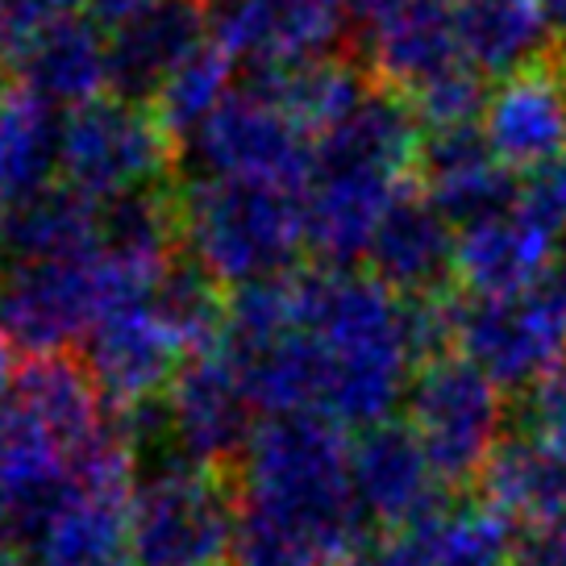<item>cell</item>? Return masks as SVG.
Wrapping results in <instances>:
<instances>
[{
	"mask_svg": "<svg viewBox=\"0 0 566 566\" xmlns=\"http://www.w3.org/2000/svg\"><path fill=\"white\" fill-rule=\"evenodd\" d=\"M101 254V250H96ZM96 254L71 263H13L0 275V334L25 358L84 346L101 317Z\"/></svg>",
	"mask_w": 566,
	"mask_h": 566,
	"instance_id": "obj_9",
	"label": "cell"
},
{
	"mask_svg": "<svg viewBox=\"0 0 566 566\" xmlns=\"http://www.w3.org/2000/svg\"><path fill=\"white\" fill-rule=\"evenodd\" d=\"M238 75H242V63H238L230 51H221L209 38V42L163 84V92L155 96L150 108H155V117L163 122V129L171 134V142H176L179 150H184V146L209 125L212 113L238 92V84H242Z\"/></svg>",
	"mask_w": 566,
	"mask_h": 566,
	"instance_id": "obj_31",
	"label": "cell"
},
{
	"mask_svg": "<svg viewBox=\"0 0 566 566\" xmlns=\"http://www.w3.org/2000/svg\"><path fill=\"white\" fill-rule=\"evenodd\" d=\"M188 259L221 287H254L296 271L304 247V196L247 179H184L176 188Z\"/></svg>",
	"mask_w": 566,
	"mask_h": 566,
	"instance_id": "obj_3",
	"label": "cell"
},
{
	"mask_svg": "<svg viewBox=\"0 0 566 566\" xmlns=\"http://www.w3.org/2000/svg\"><path fill=\"white\" fill-rule=\"evenodd\" d=\"M483 138L509 171H537L566 159V80L563 63H537L500 80L483 108Z\"/></svg>",
	"mask_w": 566,
	"mask_h": 566,
	"instance_id": "obj_17",
	"label": "cell"
},
{
	"mask_svg": "<svg viewBox=\"0 0 566 566\" xmlns=\"http://www.w3.org/2000/svg\"><path fill=\"white\" fill-rule=\"evenodd\" d=\"M488 96L492 92L483 84V75L471 63H459L438 80H429L412 96H405V101L417 125H421V134H446V129H471V125L483 122Z\"/></svg>",
	"mask_w": 566,
	"mask_h": 566,
	"instance_id": "obj_34",
	"label": "cell"
},
{
	"mask_svg": "<svg viewBox=\"0 0 566 566\" xmlns=\"http://www.w3.org/2000/svg\"><path fill=\"white\" fill-rule=\"evenodd\" d=\"M179 167H192V179H247L304 196L313 179V142L242 80L209 125L179 150Z\"/></svg>",
	"mask_w": 566,
	"mask_h": 566,
	"instance_id": "obj_8",
	"label": "cell"
},
{
	"mask_svg": "<svg viewBox=\"0 0 566 566\" xmlns=\"http://www.w3.org/2000/svg\"><path fill=\"white\" fill-rule=\"evenodd\" d=\"M346 0H230L212 13V42L242 71L329 59L346 46Z\"/></svg>",
	"mask_w": 566,
	"mask_h": 566,
	"instance_id": "obj_11",
	"label": "cell"
},
{
	"mask_svg": "<svg viewBox=\"0 0 566 566\" xmlns=\"http://www.w3.org/2000/svg\"><path fill=\"white\" fill-rule=\"evenodd\" d=\"M205 0H159L150 13L108 30V96L125 105H155L163 84L209 42Z\"/></svg>",
	"mask_w": 566,
	"mask_h": 566,
	"instance_id": "obj_18",
	"label": "cell"
},
{
	"mask_svg": "<svg viewBox=\"0 0 566 566\" xmlns=\"http://www.w3.org/2000/svg\"><path fill=\"white\" fill-rule=\"evenodd\" d=\"M513 566H566V509L516 530Z\"/></svg>",
	"mask_w": 566,
	"mask_h": 566,
	"instance_id": "obj_39",
	"label": "cell"
},
{
	"mask_svg": "<svg viewBox=\"0 0 566 566\" xmlns=\"http://www.w3.org/2000/svg\"><path fill=\"white\" fill-rule=\"evenodd\" d=\"M454 346L495 388H533L558 358H566V329L530 292L516 301L459 296Z\"/></svg>",
	"mask_w": 566,
	"mask_h": 566,
	"instance_id": "obj_13",
	"label": "cell"
},
{
	"mask_svg": "<svg viewBox=\"0 0 566 566\" xmlns=\"http://www.w3.org/2000/svg\"><path fill=\"white\" fill-rule=\"evenodd\" d=\"M459 38L467 63L483 80L537 67L558 46L542 0H459Z\"/></svg>",
	"mask_w": 566,
	"mask_h": 566,
	"instance_id": "obj_26",
	"label": "cell"
},
{
	"mask_svg": "<svg viewBox=\"0 0 566 566\" xmlns=\"http://www.w3.org/2000/svg\"><path fill=\"white\" fill-rule=\"evenodd\" d=\"M138 454L117 424L71 454L67 479L18 516L30 566H134L129 504Z\"/></svg>",
	"mask_w": 566,
	"mask_h": 566,
	"instance_id": "obj_4",
	"label": "cell"
},
{
	"mask_svg": "<svg viewBox=\"0 0 566 566\" xmlns=\"http://www.w3.org/2000/svg\"><path fill=\"white\" fill-rule=\"evenodd\" d=\"M184 358L188 354L167 334V325L159 321L150 301L113 308L84 337V363H88L105 405H113L117 412L167 396Z\"/></svg>",
	"mask_w": 566,
	"mask_h": 566,
	"instance_id": "obj_14",
	"label": "cell"
},
{
	"mask_svg": "<svg viewBox=\"0 0 566 566\" xmlns=\"http://www.w3.org/2000/svg\"><path fill=\"white\" fill-rule=\"evenodd\" d=\"M159 0H84V18H92L101 30H122L125 21L150 13Z\"/></svg>",
	"mask_w": 566,
	"mask_h": 566,
	"instance_id": "obj_40",
	"label": "cell"
},
{
	"mask_svg": "<svg viewBox=\"0 0 566 566\" xmlns=\"http://www.w3.org/2000/svg\"><path fill=\"white\" fill-rule=\"evenodd\" d=\"M417 188H421L450 226H475L495 212L516 209L521 184L504 163L492 155L483 129H446L424 134L417 155Z\"/></svg>",
	"mask_w": 566,
	"mask_h": 566,
	"instance_id": "obj_20",
	"label": "cell"
},
{
	"mask_svg": "<svg viewBox=\"0 0 566 566\" xmlns=\"http://www.w3.org/2000/svg\"><path fill=\"white\" fill-rule=\"evenodd\" d=\"M159 321L167 325V334L179 342V350L196 358L221 346L226 334V313H230V296L226 287L212 280L200 263H192L188 254H179L171 271L163 275L159 292L150 296Z\"/></svg>",
	"mask_w": 566,
	"mask_h": 566,
	"instance_id": "obj_32",
	"label": "cell"
},
{
	"mask_svg": "<svg viewBox=\"0 0 566 566\" xmlns=\"http://www.w3.org/2000/svg\"><path fill=\"white\" fill-rule=\"evenodd\" d=\"M242 500L230 471L179 454L155 459L134 488V566H233Z\"/></svg>",
	"mask_w": 566,
	"mask_h": 566,
	"instance_id": "obj_5",
	"label": "cell"
},
{
	"mask_svg": "<svg viewBox=\"0 0 566 566\" xmlns=\"http://www.w3.org/2000/svg\"><path fill=\"white\" fill-rule=\"evenodd\" d=\"M301 325L325 354V417L371 429L391 421L408 396L417 354L408 342L405 301L363 271L304 266L296 271Z\"/></svg>",
	"mask_w": 566,
	"mask_h": 566,
	"instance_id": "obj_1",
	"label": "cell"
},
{
	"mask_svg": "<svg viewBox=\"0 0 566 566\" xmlns=\"http://www.w3.org/2000/svg\"><path fill=\"white\" fill-rule=\"evenodd\" d=\"M354 500L367 525L405 533L446 509V483L408 421H379L350 442Z\"/></svg>",
	"mask_w": 566,
	"mask_h": 566,
	"instance_id": "obj_12",
	"label": "cell"
},
{
	"mask_svg": "<svg viewBox=\"0 0 566 566\" xmlns=\"http://www.w3.org/2000/svg\"><path fill=\"white\" fill-rule=\"evenodd\" d=\"M9 75L51 108H84L108 92V34L80 13L30 46Z\"/></svg>",
	"mask_w": 566,
	"mask_h": 566,
	"instance_id": "obj_25",
	"label": "cell"
},
{
	"mask_svg": "<svg viewBox=\"0 0 566 566\" xmlns=\"http://www.w3.org/2000/svg\"><path fill=\"white\" fill-rule=\"evenodd\" d=\"M516 209L533 217L537 226L554 238H566V159L537 167L521 179V196H516Z\"/></svg>",
	"mask_w": 566,
	"mask_h": 566,
	"instance_id": "obj_38",
	"label": "cell"
},
{
	"mask_svg": "<svg viewBox=\"0 0 566 566\" xmlns=\"http://www.w3.org/2000/svg\"><path fill=\"white\" fill-rule=\"evenodd\" d=\"M242 80L254 92H263L313 146L346 122L375 88L371 71L354 54H329V59L287 63V67H259L247 71Z\"/></svg>",
	"mask_w": 566,
	"mask_h": 566,
	"instance_id": "obj_22",
	"label": "cell"
},
{
	"mask_svg": "<svg viewBox=\"0 0 566 566\" xmlns=\"http://www.w3.org/2000/svg\"><path fill=\"white\" fill-rule=\"evenodd\" d=\"M0 88H4V80H0Z\"/></svg>",
	"mask_w": 566,
	"mask_h": 566,
	"instance_id": "obj_47",
	"label": "cell"
},
{
	"mask_svg": "<svg viewBox=\"0 0 566 566\" xmlns=\"http://www.w3.org/2000/svg\"><path fill=\"white\" fill-rule=\"evenodd\" d=\"M421 138V125H417L405 96H396L388 88H371V96L354 108L346 122L313 146V171L317 167H354V171L412 179Z\"/></svg>",
	"mask_w": 566,
	"mask_h": 566,
	"instance_id": "obj_23",
	"label": "cell"
},
{
	"mask_svg": "<svg viewBox=\"0 0 566 566\" xmlns=\"http://www.w3.org/2000/svg\"><path fill=\"white\" fill-rule=\"evenodd\" d=\"M67 450L13 396L0 400V509L21 516L67 479Z\"/></svg>",
	"mask_w": 566,
	"mask_h": 566,
	"instance_id": "obj_30",
	"label": "cell"
},
{
	"mask_svg": "<svg viewBox=\"0 0 566 566\" xmlns=\"http://www.w3.org/2000/svg\"><path fill=\"white\" fill-rule=\"evenodd\" d=\"M467 63L459 38V0H396L363 30V67L375 88L412 96L429 80Z\"/></svg>",
	"mask_w": 566,
	"mask_h": 566,
	"instance_id": "obj_16",
	"label": "cell"
},
{
	"mask_svg": "<svg viewBox=\"0 0 566 566\" xmlns=\"http://www.w3.org/2000/svg\"><path fill=\"white\" fill-rule=\"evenodd\" d=\"M412 530H421L438 566H504V558H513V521L488 500L446 504L442 513Z\"/></svg>",
	"mask_w": 566,
	"mask_h": 566,
	"instance_id": "obj_33",
	"label": "cell"
},
{
	"mask_svg": "<svg viewBox=\"0 0 566 566\" xmlns=\"http://www.w3.org/2000/svg\"><path fill=\"white\" fill-rule=\"evenodd\" d=\"M479 488L492 509L521 525L566 509V467L533 433H513L495 446Z\"/></svg>",
	"mask_w": 566,
	"mask_h": 566,
	"instance_id": "obj_29",
	"label": "cell"
},
{
	"mask_svg": "<svg viewBox=\"0 0 566 566\" xmlns=\"http://www.w3.org/2000/svg\"><path fill=\"white\" fill-rule=\"evenodd\" d=\"M242 509L304 533L334 566L367 554V516L354 500L350 442L325 412L266 417L242 454Z\"/></svg>",
	"mask_w": 566,
	"mask_h": 566,
	"instance_id": "obj_2",
	"label": "cell"
},
{
	"mask_svg": "<svg viewBox=\"0 0 566 566\" xmlns=\"http://www.w3.org/2000/svg\"><path fill=\"white\" fill-rule=\"evenodd\" d=\"M13 400L46 424V433L67 450V459L108 429L105 396L96 388L84 354L75 350L25 358L13 375Z\"/></svg>",
	"mask_w": 566,
	"mask_h": 566,
	"instance_id": "obj_24",
	"label": "cell"
},
{
	"mask_svg": "<svg viewBox=\"0 0 566 566\" xmlns=\"http://www.w3.org/2000/svg\"><path fill=\"white\" fill-rule=\"evenodd\" d=\"M179 167V146L163 129L150 105H125L101 96L63 113L59 142V184L92 205H113L122 196L167 188L163 179Z\"/></svg>",
	"mask_w": 566,
	"mask_h": 566,
	"instance_id": "obj_6",
	"label": "cell"
},
{
	"mask_svg": "<svg viewBox=\"0 0 566 566\" xmlns=\"http://www.w3.org/2000/svg\"><path fill=\"white\" fill-rule=\"evenodd\" d=\"M454 250L459 230L417 184H408L375 233L367 266L371 280L384 283L391 296L417 301L454 287Z\"/></svg>",
	"mask_w": 566,
	"mask_h": 566,
	"instance_id": "obj_19",
	"label": "cell"
},
{
	"mask_svg": "<svg viewBox=\"0 0 566 566\" xmlns=\"http://www.w3.org/2000/svg\"><path fill=\"white\" fill-rule=\"evenodd\" d=\"M563 80H566V59H563Z\"/></svg>",
	"mask_w": 566,
	"mask_h": 566,
	"instance_id": "obj_45",
	"label": "cell"
},
{
	"mask_svg": "<svg viewBox=\"0 0 566 566\" xmlns=\"http://www.w3.org/2000/svg\"><path fill=\"white\" fill-rule=\"evenodd\" d=\"M233 566H334V563L304 533L292 530V525L242 509Z\"/></svg>",
	"mask_w": 566,
	"mask_h": 566,
	"instance_id": "obj_35",
	"label": "cell"
},
{
	"mask_svg": "<svg viewBox=\"0 0 566 566\" xmlns=\"http://www.w3.org/2000/svg\"><path fill=\"white\" fill-rule=\"evenodd\" d=\"M80 13L84 0H0V75H9L30 46Z\"/></svg>",
	"mask_w": 566,
	"mask_h": 566,
	"instance_id": "obj_36",
	"label": "cell"
},
{
	"mask_svg": "<svg viewBox=\"0 0 566 566\" xmlns=\"http://www.w3.org/2000/svg\"><path fill=\"white\" fill-rule=\"evenodd\" d=\"M408 424L446 488L483 475L495 446L504 442V396L475 363L442 354L417 367L408 384Z\"/></svg>",
	"mask_w": 566,
	"mask_h": 566,
	"instance_id": "obj_7",
	"label": "cell"
},
{
	"mask_svg": "<svg viewBox=\"0 0 566 566\" xmlns=\"http://www.w3.org/2000/svg\"><path fill=\"white\" fill-rule=\"evenodd\" d=\"M408 184L379 171L317 167L304 188V247L317 266L354 271V263H367L375 233Z\"/></svg>",
	"mask_w": 566,
	"mask_h": 566,
	"instance_id": "obj_15",
	"label": "cell"
},
{
	"mask_svg": "<svg viewBox=\"0 0 566 566\" xmlns=\"http://www.w3.org/2000/svg\"><path fill=\"white\" fill-rule=\"evenodd\" d=\"M59 108L9 80L0 88V212L59 184Z\"/></svg>",
	"mask_w": 566,
	"mask_h": 566,
	"instance_id": "obj_27",
	"label": "cell"
},
{
	"mask_svg": "<svg viewBox=\"0 0 566 566\" xmlns=\"http://www.w3.org/2000/svg\"><path fill=\"white\" fill-rule=\"evenodd\" d=\"M4 242L18 263H71L101 250V205L51 184L25 205L4 212Z\"/></svg>",
	"mask_w": 566,
	"mask_h": 566,
	"instance_id": "obj_28",
	"label": "cell"
},
{
	"mask_svg": "<svg viewBox=\"0 0 566 566\" xmlns=\"http://www.w3.org/2000/svg\"><path fill=\"white\" fill-rule=\"evenodd\" d=\"M167 429L179 459L230 471V462H242L250 438H254V400H250L242 375L221 350L188 358L171 388L163 396Z\"/></svg>",
	"mask_w": 566,
	"mask_h": 566,
	"instance_id": "obj_10",
	"label": "cell"
},
{
	"mask_svg": "<svg viewBox=\"0 0 566 566\" xmlns=\"http://www.w3.org/2000/svg\"><path fill=\"white\" fill-rule=\"evenodd\" d=\"M13 375H18V367H13V346H9V337L0 334V400H4V388H13Z\"/></svg>",
	"mask_w": 566,
	"mask_h": 566,
	"instance_id": "obj_42",
	"label": "cell"
},
{
	"mask_svg": "<svg viewBox=\"0 0 566 566\" xmlns=\"http://www.w3.org/2000/svg\"><path fill=\"white\" fill-rule=\"evenodd\" d=\"M558 250V238L521 209L495 212L459 230L454 283L471 301H516L537 287Z\"/></svg>",
	"mask_w": 566,
	"mask_h": 566,
	"instance_id": "obj_21",
	"label": "cell"
},
{
	"mask_svg": "<svg viewBox=\"0 0 566 566\" xmlns=\"http://www.w3.org/2000/svg\"><path fill=\"white\" fill-rule=\"evenodd\" d=\"M13 566H21V563H13ZM25 566H30V563H25Z\"/></svg>",
	"mask_w": 566,
	"mask_h": 566,
	"instance_id": "obj_46",
	"label": "cell"
},
{
	"mask_svg": "<svg viewBox=\"0 0 566 566\" xmlns=\"http://www.w3.org/2000/svg\"><path fill=\"white\" fill-rule=\"evenodd\" d=\"M18 546V516L9 513V509H0V566H13V549Z\"/></svg>",
	"mask_w": 566,
	"mask_h": 566,
	"instance_id": "obj_41",
	"label": "cell"
},
{
	"mask_svg": "<svg viewBox=\"0 0 566 566\" xmlns=\"http://www.w3.org/2000/svg\"><path fill=\"white\" fill-rule=\"evenodd\" d=\"M205 4H217V9H221V4H230V0H205Z\"/></svg>",
	"mask_w": 566,
	"mask_h": 566,
	"instance_id": "obj_44",
	"label": "cell"
},
{
	"mask_svg": "<svg viewBox=\"0 0 566 566\" xmlns=\"http://www.w3.org/2000/svg\"><path fill=\"white\" fill-rule=\"evenodd\" d=\"M542 9H546L554 38H558V42L566 46V0H542Z\"/></svg>",
	"mask_w": 566,
	"mask_h": 566,
	"instance_id": "obj_43",
	"label": "cell"
},
{
	"mask_svg": "<svg viewBox=\"0 0 566 566\" xmlns=\"http://www.w3.org/2000/svg\"><path fill=\"white\" fill-rule=\"evenodd\" d=\"M525 433H533L566 467V358H558L525 391Z\"/></svg>",
	"mask_w": 566,
	"mask_h": 566,
	"instance_id": "obj_37",
	"label": "cell"
},
{
	"mask_svg": "<svg viewBox=\"0 0 566 566\" xmlns=\"http://www.w3.org/2000/svg\"><path fill=\"white\" fill-rule=\"evenodd\" d=\"M354 566H363V563H354Z\"/></svg>",
	"mask_w": 566,
	"mask_h": 566,
	"instance_id": "obj_48",
	"label": "cell"
}]
</instances>
